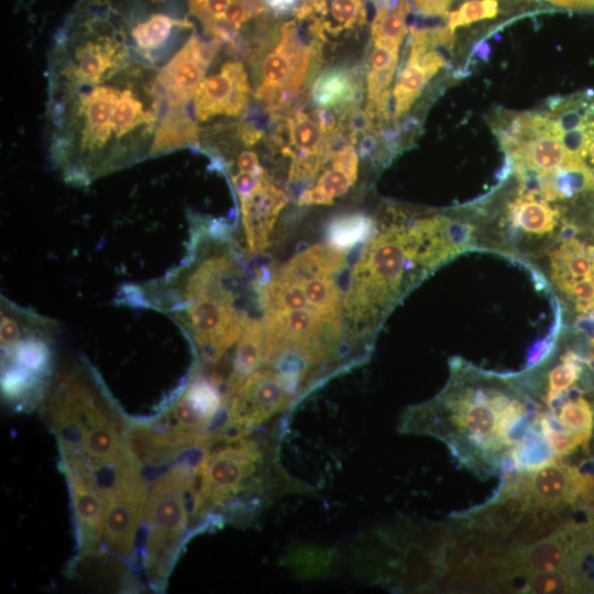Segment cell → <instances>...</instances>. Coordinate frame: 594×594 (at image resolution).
Wrapping results in <instances>:
<instances>
[{"label": "cell", "instance_id": "obj_21", "mask_svg": "<svg viewBox=\"0 0 594 594\" xmlns=\"http://www.w3.org/2000/svg\"><path fill=\"white\" fill-rule=\"evenodd\" d=\"M359 156L353 144L339 147L314 186L298 198L299 205H329L349 190L358 177Z\"/></svg>", "mask_w": 594, "mask_h": 594}, {"label": "cell", "instance_id": "obj_36", "mask_svg": "<svg viewBox=\"0 0 594 594\" xmlns=\"http://www.w3.org/2000/svg\"><path fill=\"white\" fill-rule=\"evenodd\" d=\"M532 1H536V2H547V0H532Z\"/></svg>", "mask_w": 594, "mask_h": 594}, {"label": "cell", "instance_id": "obj_23", "mask_svg": "<svg viewBox=\"0 0 594 594\" xmlns=\"http://www.w3.org/2000/svg\"><path fill=\"white\" fill-rule=\"evenodd\" d=\"M265 332L263 320L245 316L235 348L232 372L226 383L229 399L243 382L264 362Z\"/></svg>", "mask_w": 594, "mask_h": 594}, {"label": "cell", "instance_id": "obj_8", "mask_svg": "<svg viewBox=\"0 0 594 594\" xmlns=\"http://www.w3.org/2000/svg\"><path fill=\"white\" fill-rule=\"evenodd\" d=\"M194 485L195 468L182 462L158 476L148 490L143 565L152 588L165 586L178 557L188 530Z\"/></svg>", "mask_w": 594, "mask_h": 594}, {"label": "cell", "instance_id": "obj_6", "mask_svg": "<svg viewBox=\"0 0 594 594\" xmlns=\"http://www.w3.org/2000/svg\"><path fill=\"white\" fill-rule=\"evenodd\" d=\"M57 322L1 297V392L12 404L34 405L53 378Z\"/></svg>", "mask_w": 594, "mask_h": 594}, {"label": "cell", "instance_id": "obj_10", "mask_svg": "<svg viewBox=\"0 0 594 594\" xmlns=\"http://www.w3.org/2000/svg\"><path fill=\"white\" fill-rule=\"evenodd\" d=\"M319 47L318 43L305 42L296 20L280 25L263 57L255 90V98L272 117L290 109L314 70Z\"/></svg>", "mask_w": 594, "mask_h": 594}, {"label": "cell", "instance_id": "obj_17", "mask_svg": "<svg viewBox=\"0 0 594 594\" xmlns=\"http://www.w3.org/2000/svg\"><path fill=\"white\" fill-rule=\"evenodd\" d=\"M583 477L576 468L557 460L514 475L532 503L554 510L578 507V502L582 501Z\"/></svg>", "mask_w": 594, "mask_h": 594}, {"label": "cell", "instance_id": "obj_19", "mask_svg": "<svg viewBox=\"0 0 594 594\" xmlns=\"http://www.w3.org/2000/svg\"><path fill=\"white\" fill-rule=\"evenodd\" d=\"M287 199L286 193L270 180L267 173L249 195L239 199L243 230L251 252L258 253L268 246L271 231Z\"/></svg>", "mask_w": 594, "mask_h": 594}, {"label": "cell", "instance_id": "obj_29", "mask_svg": "<svg viewBox=\"0 0 594 594\" xmlns=\"http://www.w3.org/2000/svg\"><path fill=\"white\" fill-rule=\"evenodd\" d=\"M498 0H466L455 11L448 13L447 25L452 33L459 26L494 19L498 15Z\"/></svg>", "mask_w": 594, "mask_h": 594}, {"label": "cell", "instance_id": "obj_4", "mask_svg": "<svg viewBox=\"0 0 594 594\" xmlns=\"http://www.w3.org/2000/svg\"><path fill=\"white\" fill-rule=\"evenodd\" d=\"M43 414L59 449L80 455L95 471H110L131 450L129 427L94 370L81 361L54 374Z\"/></svg>", "mask_w": 594, "mask_h": 594}, {"label": "cell", "instance_id": "obj_20", "mask_svg": "<svg viewBox=\"0 0 594 594\" xmlns=\"http://www.w3.org/2000/svg\"><path fill=\"white\" fill-rule=\"evenodd\" d=\"M362 75L359 67L336 66L315 78L310 98L321 110L343 113L358 107L362 99Z\"/></svg>", "mask_w": 594, "mask_h": 594}, {"label": "cell", "instance_id": "obj_25", "mask_svg": "<svg viewBox=\"0 0 594 594\" xmlns=\"http://www.w3.org/2000/svg\"><path fill=\"white\" fill-rule=\"evenodd\" d=\"M188 21L176 20L167 14L154 13L138 22L130 32L134 50L154 64L157 55L167 48L176 29H189Z\"/></svg>", "mask_w": 594, "mask_h": 594}, {"label": "cell", "instance_id": "obj_3", "mask_svg": "<svg viewBox=\"0 0 594 594\" xmlns=\"http://www.w3.org/2000/svg\"><path fill=\"white\" fill-rule=\"evenodd\" d=\"M242 270L224 241L205 242L177 268L150 280L142 306L169 316L187 334L197 355L216 363L240 339L245 315L235 306Z\"/></svg>", "mask_w": 594, "mask_h": 594}, {"label": "cell", "instance_id": "obj_14", "mask_svg": "<svg viewBox=\"0 0 594 594\" xmlns=\"http://www.w3.org/2000/svg\"><path fill=\"white\" fill-rule=\"evenodd\" d=\"M75 516L79 553L95 556L102 543L105 490L96 472L77 453L59 449Z\"/></svg>", "mask_w": 594, "mask_h": 594}, {"label": "cell", "instance_id": "obj_18", "mask_svg": "<svg viewBox=\"0 0 594 594\" xmlns=\"http://www.w3.org/2000/svg\"><path fill=\"white\" fill-rule=\"evenodd\" d=\"M187 4L212 42L232 47L239 33L266 11L264 0H187Z\"/></svg>", "mask_w": 594, "mask_h": 594}, {"label": "cell", "instance_id": "obj_32", "mask_svg": "<svg viewBox=\"0 0 594 594\" xmlns=\"http://www.w3.org/2000/svg\"><path fill=\"white\" fill-rule=\"evenodd\" d=\"M275 13L294 12L297 8L298 0H264Z\"/></svg>", "mask_w": 594, "mask_h": 594}, {"label": "cell", "instance_id": "obj_26", "mask_svg": "<svg viewBox=\"0 0 594 594\" xmlns=\"http://www.w3.org/2000/svg\"><path fill=\"white\" fill-rule=\"evenodd\" d=\"M581 395V391L571 387L559 397L563 398L561 404L550 408V414L563 430L586 449L593 433L594 410L591 403Z\"/></svg>", "mask_w": 594, "mask_h": 594}, {"label": "cell", "instance_id": "obj_33", "mask_svg": "<svg viewBox=\"0 0 594 594\" xmlns=\"http://www.w3.org/2000/svg\"><path fill=\"white\" fill-rule=\"evenodd\" d=\"M491 53L492 48L490 43L486 41H481L474 46L472 51V56L476 59L486 62L488 61Z\"/></svg>", "mask_w": 594, "mask_h": 594}, {"label": "cell", "instance_id": "obj_13", "mask_svg": "<svg viewBox=\"0 0 594 594\" xmlns=\"http://www.w3.org/2000/svg\"><path fill=\"white\" fill-rule=\"evenodd\" d=\"M299 381L270 369L256 370L228 399L227 415L216 440L245 437L253 428L284 410L293 400Z\"/></svg>", "mask_w": 594, "mask_h": 594}, {"label": "cell", "instance_id": "obj_30", "mask_svg": "<svg viewBox=\"0 0 594 594\" xmlns=\"http://www.w3.org/2000/svg\"><path fill=\"white\" fill-rule=\"evenodd\" d=\"M453 0H413L417 11L428 18L448 15V8Z\"/></svg>", "mask_w": 594, "mask_h": 594}, {"label": "cell", "instance_id": "obj_2", "mask_svg": "<svg viewBox=\"0 0 594 594\" xmlns=\"http://www.w3.org/2000/svg\"><path fill=\"white\" fill-rule=\"evenodd\" d=\"M525 372L503 374L454 358L450 377L433 399L411 407L404 432L432 436L477 475L497 473L537 421L540 405Z\"/></svg>", "mask_w": 594, "mask_h": 594}, {"label": "cell", "instance_id": "obj_34", "mask_svg": "<svg viewBox=\"0 0 594 594\" xmlns=\"http://www.w3.org/2000/svg\"><path fill=\"white\" fill-rule=\"evenodd\" d=\"M588 252L591 254V257L594 262V243L588 244Z\"/></svg>", "mask_w": 594, "mask_h": 594}, {"label": "cell", "instance_id": "obj_24", "mask_svg": "<svg viewBox=\"0 0 594 594\" xmlns=\"http://www.w3.org/2000/svg\"><path fill=\"white\" fill-rule=\"evenodd\" d=\"M199 131L187 107L164 108L151 148L150 156L169 153L197 145Z\"/></svg>", "mask_w": 594, "mask_h": 594}, {"label": "cell", "instance_id": "obj_12", "mask_svg": "<svg viewBox=\"0 0 594 594\" xmlns=\"http://www.w3.org/2000/svg\"><path fill=\"white\" fill-rule=\"evenodd\" d=\"M109 472L110 485L103 487L102 543L113 554L129 559L145 516L150 488L132 448Z\"/></svg>", "mask_w": 594, "mask_h": 594}, {"label": "cell", "instance_id": "obj_1", "mask_svg": "<svg viewBox=\"0 0 594 594\" xmlns=\"http://www.w3.org/2000/svg\"><path fill=\"white\" fill-rule=\"evenodd\" d=\"M157 68L101 18L74 21L48 54L47 139L67 184L97 179L150 156L164 109Z\"/></svg>", "mask_w": 594, "mask_h": 594}, {"label": "cell", "instance_id": "obj_7", "mask_svg": "<svg viewBox=\"0 0 594 594\" xmlns=\"http://www.w3.org/2000/svg\"><path fill=\"white\" fill-rule=\"evenodd\" d=\"M223 397L215 380L195 376L155 419L133 424L130 443L141 461L162 464L215 441L210 426Z\"/></svg>", "mask_w": 594, "mask_h": 594}, {"label": "cell", "instance_id": "obj_35", "mask_svg": "<svg viewBox=\"0 0 594 594\" xmlns=\"http://www.w3.org/2000/svg\"><path fill=\"white\" fill-rule=\"evenodd\" d=\"M591 341H592V358L594 361V337H592Z\"/></svg>", "mask_w": 594, "mask_h": 594}, {"label": "cell", "instance_id": "obj_5", "mask_svg": "<svg viewBox=\"0 0 594 594\" xmlns=\"http://www.w3.org/2000/svg\"><path fill=\"white\" fill-rule=\"evenodd\" d=\"M408 221L392 210V220L374 231L352 271L343 311L355 330L374 328L414 279L426 273L417 262Z\"/></svg>", "mask_w": 594, "mask_h": 594}, {"label": "cell", "instance_id": "obj_15", "mask_svg": "<svg viewBox=\"0 0 594 594\" xmlns=\"http://www.w3.org/2000/svg\"><path fill=\"white\" fill-rule=\"evenodd\" d=\"M220 44L206 42L193 33L184 45L157 70L156 81L164 108L187 107L205 78Z\"/></svg>", "mask_w": 594, "mask_h": 594}, {"label": "cell", "instance_id": "obj_31", "mask_svg": "<svg viewBox=\"0 0 594 594\" xmlns=\"http://www.w3.org/2000/svg\"><path fill=\"white\" fill-rule=\"evenodd\" d=\"M554 7L580 11H594V0H547Z\"/></svg>", "mask_w": 594, "mask_h": 594}, {"label": "cell", "instance_id": "obj_9", "mask_svg": "<svg viewBox=\"0 0 594 594\" xmlns=\"http://www.w3.org/2000/svg\"><path fill=\"white\" fill-rule=\"evenodd\" d=\"M206 451L195 468L191 518L206 516L256 484L264 466L261 444L244 437Z\"/></svg>", "mask_w": 594, "mask_h": 594}, {"label": "cell", "instance_id": "obj_22", "mask_svg": "<svg viewBox=\"0 0 594 594\" xmlns=\"http://www.w3.org/2000/svg\"><path fill=\"white\" fill-rule=\"evenodd\" d=\"M366 20V0H323L308 22L315 37L322 41L356 31Z\"/></svg>", "mask_w": 594, "mask_h": 594}, {"label": "cell", "instance_id": "obj_28", "mask_svg": "<svg viewBox=\"0 0 594 594\" xmlns=\"http://www.w3.org/2000/svg\"><path fill=\"white\" fill-rule=\"evenodd\" d=\"M375 230L374 220L367 216L361 213L342 216L332 220L329 226V243L345 252L372 235Z\"/></svg>", "mask_w": 594, "mask_h": 594}, {"label": "cell", "instance_id": "obj_16", "mask_svg": "<svg viewBox=\"0 0 594 594\" xmlns=\"http://www.w3.org/2000/svg\"><path fill=\"white\" fill-rule=\"evenodd\" d=\"M250 98L251 85L243 63L230 59L199 84L193 98L194 114L200 122L239 117Z\"/></svg>", "mask_w": 594, "mask_h": 594}, {"label": "cell", "instance_id": "obj_11", "mask_svg": "<svg viewBox=\"0 0 594 594\" xmlns=\"http://www.w3.org/2000/svg\"><path fill=\"white\" fill-rule=\"evenodd\" d=\"M273 118L278 119L274 145L290 160L288 177L293 183L315 177L333 153L349 143L329 111L296 109Z\"/></svg>", "mask_w": 594, "mask_h": 594}, {"label": "cell", "instance_id": "obj_27", "mask_svg": "<svg viewBox=\"0 0 594 594\" xmlns=\"http://www.w3.org/2000/svg\"><path fill=\"white\" fill-rule=\"evenodd\" d=\"M345 266L344 251L329 243L316 244L296 254L280 271L295 276H333Z\"/></svg>", "mask_w": 594, "mask_h": 594}]
</instances>
